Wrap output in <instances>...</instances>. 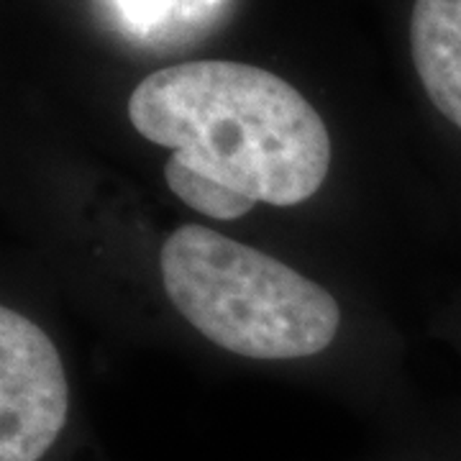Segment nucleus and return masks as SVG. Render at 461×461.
<instances>
[{
  "label": "nucleus",
  "mask_w": 461,
  "mask_h": 461,
  "mask_svg": "<svg viewBox=\"0 0 461 461\" xmlns=\"http://www.w3.org/2000/svg\"><path fill=\"white\" fill-rule=\"evenodd\" d=\"M159 269L182 318L239 357H313L329 348L341 326L339 303L326 287L205 226L169 233Z\"/></svg>",
  "instance_id": "f03ea898"
},
{
  "label": "nucleus",
  "mask_w": 461,
  "mask_h": 461,
  "mask_svg": "<svg viewBox=\"0 0 461 461\" xmlns=\"http://www.w3.org/2000/svg\"><path fill=\"white\" fill-rule=\"evenodd\" d=\"M69 415L57 346L18 311H0V461H41Z\"/></svg>",
  "instance_id": "7ed1b4c3"
},
{
  "label": "nucleus",
  "mask_w": 461,
  "mask_h": 461,
  "mask_svg": "<svg viewBox=\"0 0 461 461\" xmlns=\"http://www.w3.org/2000/svg\"><path fill=\"white\" fill-rule=\"evenodd\" d=\"M131 126L233 193L290 208L313 198L330 167L323 118L287 80L244 62H185L133 87Z\"/></svg>",
  "instance_id": "f257e3e1"
},
{
  "label": "nucleus",
  "mask_w": 461,
  "mask_h": 461,
  "mask_svg": "<svg viewBox=\"0 0 461 461\" xmlns=\"http://www.w3.org/2000/svg\"><path fill=\"white\" fill-rule=\"evenodd\" d=\"M165 177L169 190L182 203H187L198 213L215 218V221H236V218L247 215L257 205L254 200L244 198V195L233 193L229 187H223V185H218V182L193 172L190 167L177 162L175 157L167 159Z\"/></svg>",
  "instance_id": "39448f33"
},
{
  "label": "nucleus",
  "mask_w": 461,
  "mask_h": 461,
  "mask_svg": "<svg viewBox=\"0 0 461 461\" xmlns=\"http://www.w3.org/2000/svg\"><path fill=\"white\" fill-rule=\"evenodd\" d=\"M411 50L430 103L461 129V0H415Z\"/></svg>",
  "instance_id": "20e7f679"
}]
</instances>
